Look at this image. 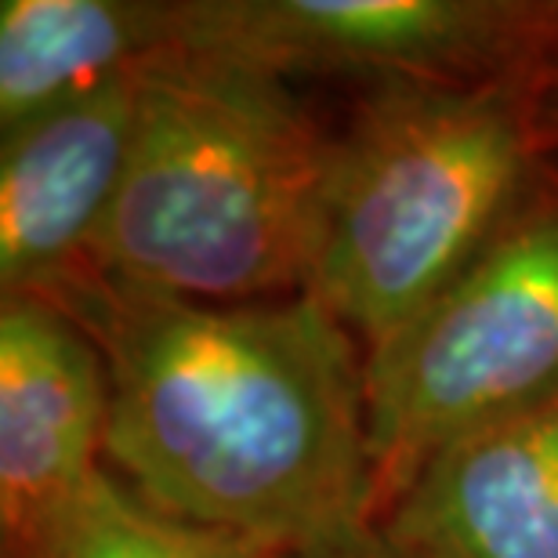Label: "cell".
Wrapping results in <instances>:
<instances>
[{
    "instance_id": "5b68a950",
    "label": "cell",
    "mask_w": 558,
    "mask_h": 558,
    "mask_svg": "<svg viewBox=\"0 0 558 558\" xmlns=\"http://www.w3.org/2000/svg\"><path fill=\"white\" fill-rule=\"evenodd\" d=\"M185 48L363 92L533 84L558 65V0H185Z\"/></svg>"
},
{
    "instance_id": "8fae6325",
    "label": "cell",
    "mask_w": 558,
    "mask_h": 558,
    "mask_svg": "<svg viewBox=\"0 0 558 558\" xmlns=\"http://www.w3.org/2000/svg\"><path fill=\"white\" fill-rule=\"evenodd\" d=\"M272 558H417L410 548H403L381 522H360L341 533H330L323 541L301 544V548L276 551Z\"/></svg>"
},
{
    "instance_id": "52a82bcc",
    "label": "cell",
    "mask_w": 558,
    "mask_h": 558,
    "mask_svg": "<svg viewBox=\"0 0 558 558\" xmlns=\"http://www.w3.org/2000/svg\"><path fill=\"white\" fill-rule=\"evenodd\" d=\"M142 73L0 135V298H44L92 265L128 171Z\"/></svg>"
},
{
    "instance_id": "7c38bea8",
    "label": "cell",
    "mask_w": 558,
    "mask_h": 558,
    "mask_svg": "<svg viewBox=\"0 0 558 558\" xmlns=\"http://www.w3.org/2000/svg\"><path fill=\"white\" fill-rule=\"evenodd\" d=\"M537 142L541 153L558 163V65L544 76L537 92Z\"/></svg>"
},
{
    "instance_id": "ba28073f",
    "label": "cell",
    "mask_w": 558,
    "mask_h": 558,
    "mask_svg": "<svg viewBox=\"0 0 558 558\" xmlns=\"http://www.w3.org/2000/svg\"><path fill=\"white\" fill-rule=\"evenodd\" d=\"M381 526L417 558H558V396L435 450Z\"/></svg>"
},
{
    "instance_id": "7a4b0ae2",
    "label": "cell",
    "mask_w": 558,
    "mask_h": 558,
    "mask_svg": "<svg viewBox=\"0 0 558 558\" xmlns=\"http://www.w3.org/2000/svg\"><path fill=\"white\" fill-rule=\"evenodd\" d=\"M330 138L287 76L221 51L163 54L142 73L128 171L87 269L193 301L301 294Z\"/></svg>"
},
{
    "instance_id": "6da1fadb",
    "label": "cell",
    "mask_w": 558,
    "mask_h": 558,
    "mask_svg": "<svg viewBox=\"0 0 558 558\" xmlns=\"http://www.w3.org/2000/svg\"><path fill=\"white\" fill-rule=\"evenodd\" d=\"M44 301L102 352L106 461L149 505L269 551L374 522L363 349L312 298L193 301L84 269Z\"/></svg>"
},
{
    "instance_id": "8992f818",
    "label": "cell",
    "mask_w": 558,
    "mask_h": 558,
    "mask_svg": "<svg viewBox=\"0 0 558 558\" xmlns=\"http://www.w3.org/2000/svg\"><path fill=\"white\" fill-rule=\"evenodd\" d=\"M109 374L95 341L33 294L0 298V548L44 558L102 472Z\"/></svg>"
},
{
    "instance_id": "277c9868",
    "label": "cell",
    "mask_w": 558,
    "mask_h": 558,
    "mask_svg": "<svg viewBox=\"0 0 558 558\" xmlns=\"http://www.w3.org/2000/svg\"><path fill=\"white\" fill-rule=\"evenodd\" d=\"M374 522L446 442L558 396V163L461 276L363 352Z\"/></svg>"
},
{
    "instance_id": "3957f363",
    "label": "cell",
    "mask_w": 558,
    "mask_h": 558,
    "mask_svg": "<svg viewBox=\"0 0 558 558\" xmlns=\"http://www.w3.org/2000/svg\"><path fill=\"white\" fill-rule=\"evenodd\" d=\"M533 84L366 87L333 131L301 294L363 352L453 283L544 153Z\"/></svg>"
},
{
    "instance_id": "30bf717a",
    "label": "cell",
    "mask_w": 558,
    "mask_h": 558,
    "mask_svg": "<svg viewBox=\"0 0 558 558\" xmlns=\"http://www.w3.org/2000/svg\"><path fill=\"white\" fill-rule=\"evenodd\" d=\"M236 533L210 530L149 505L102 468L54 526L44 558H272Z\"/></svg>"
},
{
    "instance_id": "9c48e42d",
    "label": "cell",
    "mask_w": 558,
    "mask_h": 558,
    "mask_svg": "<svg viewBox=\"0 0 558 558\" xmlns=\"http://www.w3.org/2000/svg\"><path fill=\"white\" fill-rule=\"evenodd\" d=\"M185 48V0H4L0 135Z\"/></svg>"
}]
</instances>
